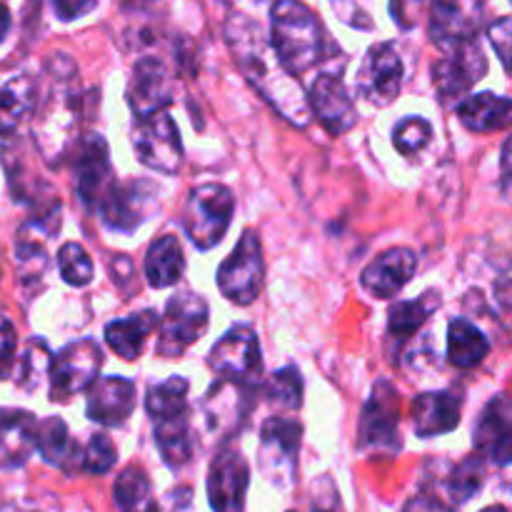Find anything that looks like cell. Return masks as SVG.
Returning <instances> with one entry per match:
<instances>
[{"mask_svg": "<svg viewBox=\"0 0 512 512\" xmlns=\"http://www.w3.org/2000/svg\"><path fill=\"white\" fill-rule=\"evenodd\" d=\"M483 483H485V458L483 455H470V458H465L463 463L455 465L453 470H450V475L445 478V493H448V500L450 505H465L468 500H473L475 495L483 490Z\"/></svg>", "mask_w": 512, "mask_h": 512, "instance_id": "obj_34", "label": "cell"}, {"mask_svg": "<svg viewBox=\"0 0 512 512\" xmlns=\"http://www.w3.org/2000/svg\"><path fill=\"white\" fill-rule=\"evenodd\" d=\"M510 3H512V0H510Z\"/></svg>", "mask_w": 512, "mask_h": 512, "instance_id": "obj_52", "label": "cell"}, {"mask_svg": "<svg viewBox=\"0 0 512 512\" xmlns=\"http://www.w3.org/2000/svg\"><path fill=\"white\" fill-rule=\"evenodd\" d=\"M460 410L463 398L453 390H438V393H425L415 400L413 420L415 433L420 438H435V435L453 433L460 423Z\"/></svg>", "mask_w": 512, "mask_h": 512, "instance_id": "obj_25", "label": "cell"}, {"mask_svg": "<svg viewBox=\"0 0 512 512\" xmlns=\"http://www.w3.org/2000/svg\"><path fill=\"white\" fill-rule=\"evenodd\" d=\"M418 10H420V0H390V15H393L395 23L400 28L410 30L418 20Z\"/></svg>", "mask_w": 512, "mask_h": 512, "instance_id": "obj_46", "label": "cell"}, {"mask_svg": "<svg viewBox=\"0 0 512 512\" xmlns=\"http://www.w3.org/2000/svg\"><path fill=\"white\" fill-rule=\"evenodd\" d=\"M183 270V245L175 235H163L150 245L148 255H145V278L153 288H170L183 278Z\"/></svg>", "mask_w": 512, "mask_h": 512, "instance_id": "obj_28", "label": "cell"}, {"mask_svg": "<svg viewBox=\"0 0 512 512\" xmlns=\"http://www.w3.org/2000/svg\"><path fill=\"white\" fill-rule=\"evenodd\" d=\"M173 103V78L158 58H140L128 83V105L138 118L165 110Z\"/></svg>", "mask_w": 512, "mask_h": 512, "instance_id": "obj_19", "label": "cell"}, {"mask_svg": "<svg viewBox=\"0 0 512 512\" xmlns=\"http://www.w3.org/2000/svg\"><path fill=\"white\" fill-rule=\"evenodd\" d=\"M103 365V350L95 340H78L53 355L50 363V398L65 403L73 395L83 393L98 380Z\"/></svg>", "mask_w": 512, "mask_h": 512, "instance_id": "obj_12", "label": "cell"}, {"mask_svg": "<svg viewBox=\"0 0 512 512\" xmlns=\"http://www.w3.org/2000/svg\"><path fill=\"white\" fill-rule=\"evenodd\" d=\"M403 512H455L453 505H445L443 500L435 498V495H430L428 490H425L423 495H418L415 500H410L408 508Z\"/></svg>", "mask_w": 512, "mask_h": 512, "instance_id": "obj_47", "label": "cell"}, {"mask_svg": "<svg viewBox=\"0 0 512 512\" xmlns=\"http://www.w3.org/2000/svg\"><path fill=\"white\" fill-rule=\"evenodd\" d=\"M480 512H510L508 508H503V505H490V508L480 510Z\"/></svg>", "mask_w": 512, "mask_h": 512, "instance_id": "obj_50", "label": "cell"}, {"mask_svg": "<svg viewBox=\"0 0 512 512\" xmlns=\"http://www.w3.org/2000/svg\"><path fill=\"white\" fill-rule=\"evenodd\" d=\"M433 138V128L425 118H405L403 123L395 125L393 143L403 155H415L425 148Z\"/></svg>", "mask_w": 512, "mask_h": 512, "instance_id": "obj_40", "label": "cell"}, {"mask_svg": "<svg viewBox=\"0 0 512 512\" xmlns=\"http://www.w3.org/2000/svg\"><path fill=\"white\" fill-rule=\"evenodd\" d=\"M490 353V340L470 320H453L448 328V360L460 370L478 368Z\"/></svg>", "mask_w": 512, "mask_h": 512, "instance_id": "obj_32", "label": "cell"}, {"mask_svg": "<svg viewBox=\"0 0 512 512\" xmlns=\"http://www.w3.org/2000/svg\"><path fill=\"white\" fill-rule=\"evenodd\" d=\"M250 408V385L233 383V380L218 378V383L208 390L203 400L205 423L213 433L235 430L240 420H245Z\"/></svg>", "mask_w": 512, "mask_h": 512, "instance_id": "obj_24", "label": "cell"}, {"mask_svg": "<svg viewBox=\"0 0 512 512\" xmlns=\"http://www.w3.org/2000/svg\"><path fill=\"white\" fill-rule=\"evenodd\" d=\"M265 278V260H263V245L253 230H245L240 243L235 245L233 253L220 263L218 288L230 303L250 305L260 295Z\"/></svg>", "mask_w": 512, "mask_h": 512, "instance_id": "obj_6", "label": "cell"}, {"mask_svg": "<svg viewBox=\"0 0 512 512\" xmlns=\"http://www.w3.org/2000/svg\"><path fill=\"white\" fill-rule=\"evenodd\" d=\"M133 148L135 158L155 173L175 175L183 165V140L168 110L138 118L133 130Z\"/></svg>", "mask_w": 512, "mask_h": 512, "instance_id": "obj_7", "label": "cell"}, {"mask_svg": "<svg viewBox=\"0 0 512 512\" xmlns=\"http://www.w3.org/2000/svg\"><path fill=\"white\" fill-rule=\"evenodd\" d=\"M403 88V58L395 43H378L368 50L358 73V93L375 108L395 103Z\"/></svg>", "mask_w": 512, "mask_h": 512, "instance_id": "obj_15", "label": "cell"}, {"mask_svg": "<svg viewBox=\"0 0 512 512\" xmlns=\"http://www.w3.org/2000/svg\"><path fill=\"white\" fill-rule=\"evenodd\" d=\"M483 25V0H433L428 30L440 48L475 40Z\"/></svg>", "mask_w": 512, "mask_h": 512, "instance_id": "obj_16", "label": "cell"}, {"mask_svg": "<svg viewBox=\"0 0 512 512\" xmlns=\"http://www.w3.org/2000/svg\"><path fill=\"white\" fill-rule=\"evenodd\" d=\"M438 305L440 295L433 293V290H428V293L420 295V298L415 300H400V303H395L388 313L390 340L398 343V348L408 343V340L428 323V318L438 310Z\"/></svg>", "mask_w": 512, "mask_h": 512, "instance_id": "obj_29", "label": "cell"}, {"mask_svg": "<svg viewBox=\"0 0 512 512\" xmlns=\"http://www.w3.org/2000/svg\"><path fill=\"white\" fill-rule=\"evenodd\" d=\"M50 350L43 340H30L28 348H25L23 358H20V388L35 390L43 380V375H50Z\"/></svg>", "mask_w": 512, "mask_h": 512, "instance_id": "obj_39", "label": "cell"}, {"mask_svg": "<svg viewBox=\"0 0 512 512\" xmlns=\"http://www.w3.org/2000/svg\"><path fill=\"white\" fill-rule=\"evenodd\" d=\"M330 3H333V10L343 23L360 30L373 28V18H370L368 8H365V0H330Z\"/></svg>", "mask_w": 512, "mask_h": 512, "instance_id": "obj_43", "label": "cell"}, {"mask_svg": "<svg viewBox=\"0 0 512 512\" xmlns=\"http://www.w3.org/2000/svg\"><path fill=\"white\" fill-rule=\"evenodd\" d=\"M415 270H418V258L410 248H393L385 250L383 255L373 260L368 268L363 270V288L368 290L373 298H393L398 295L405 285L413 280Z\"/></svg>", "mask_w": 512, "mask_h": 512, "instance_id": "obj_22", "label": "cell"}, {"mask_svg": "<svg viewBox=\"0 0 512 512\" xmlns=\"http://www.w3.org/2000/svg\"><path fill=\"white\" fill-rule=\"evenodd\" d=\"M115 463H118V450L113 440L105 433H95L88 448L83 450V470L90 475H105L115 468Z\"/></svg>", "mask_w": 512, "mask_h": 512, "instance_id": "obj_41", "label": "cell"}, {"mask_svg": "<svg viewBox=\"0 0 512 512\" xmlns=\"http://www.w3.org/2000/svg\"><path fill=\"white\" fill-rule=\"evenodd\" d=\"M35 450L43 455L45 463L55 465L60 470H73V465L83 468V453L70 440L68 428H65V423L60 418H48L43 423H38Z\"/></svg>", "mask_w": 512, "mask_h": 512, "instance_id": "obj_31", "label": "cell"}, {"mask_svg": "<svg viewBox=\"0 0 512 512\" xmlns=\"http://www.w3.org/2000/svg\"><path fill=\"white\" fill-rule=\"evenodd\" d=\"M500 168H503L505 180H512V135L503 145V158H500Z\"/></svg>", "mask_w": 512, "mask_h": 512, "instance_id": "obj_48", "label": "cell"}, {"mask_svg": "<svg viewBox=\"0 0 512 512\" xmlns=\"http://www.w3.org/2000/svg\"><path fill=\"white\" fill-rule=\"evenodd\" d=\"M398 393L390 383H375L373 395L360 415L358 448L363 453H398L400 450Z\"/></svg>", "mask_w": 512, "mask_h": 512, "instance_id": "obj_11", "label": "cell"}, {"mask_svg": "<svg viewBox=\"0 0 512 512\" xmlns=\"http://www.w3.org/2000/svg\"><path fill=\"white\" fill-rule=\"evenodd\" d=\"M15 350H18V333L15 325L5 315H0V378H8L13 368Z\"/></svg>", "mask_w": 512, "mask_h": 512, "instance_id": "obj_44", "label": "cell"}, {"mask_svg": "<svg viewBox=\"0 0 512 512\" xmlns=\"http://www.w3.org/2000/svg\"><path fill=\"white\" fill-rule=\"evenodd\" d=\"M235 198L230 188L220 183H205L190 190L185 203L183 228L198 250H210L225 238L233 223Z\"/></svg>", "mask_w": 512, "mask_h": 512, "instance_id": "obj_4", "label": "cell"}, {"mask_svg": "<svg viewBox=\"0 0 512 512\" xmlns=\"http://www.w3.org/2000/svg\"><path fill=\"white\" fill-rule=\"evenodd\" d=\"M250 468L238 450L215 455L208 473V503L213 512H245Z\"/></svg>", "mask_w": 512, "mask_h": 512, "instance_id": "obj_17", "label": "cell"}, {"mask_svg": "<svg viewBox=\"0 0 512 512\" xmlns=\"http://www.w3.org/2000/svg\"><path fill=\"white\" fill-rule=\"evenodd\" d=\"M303 425L293 418H268L260 430L258 463L275 488H288L298 468Z\"/></svg>", "mask_w": 512, "mask_h": 512, "instance_id": "obj_10", "label": "cell"}, {"mask_svg": "<svg viewBox=\"0 0 512 512\" xmlns=\"http://www.w3.org/2000/svg\"><path fill=\"white\" fill-rule=\"evenodd\" d=\"M308 103L318 123L330 135H343L358 123V110L345 88L340 73H323L313 80L308 93Z\"/></svg>", "mask_w": 512, "mask_h": 512, "instance_id": "obj_18", "label": "cell"}, {"mask_svg": "<svg viewBox=\"0 0 512 512\" xmlns=\"http://www.w3.org/2000/svg\"><path fill=\"white\" fill-rule=\"evenodd\" d=\"M475 448L495 465L512 463V400L495 395L475 425Z\"/></svg>", "mask_w": 512, "mask_h": 512, "instance_id": "obj_20", "label": "cell"}, {"mask_svg": "<svg viewBox=\"0 0 512 512\" xmlns=\"http://www.w3.org/2000/svg\"><path fill=\"white\" fill-rule=\"evenodd\" d=\"M115 503L123 512H158L150 498V480L143 468H125L115 483Z\"/></svg>", "mask_w": 512, "mask_h": 512, "instance_id": "obj_35", "label": "cell"}, {"mask_svg": "<svg viewBox=\"0 0 512 512\" xmlns=\"http://www.w3.org/2000/svg\"><path fill=\"white\" fill-rule=\"evenodd\" d=\"M158 323L160 320L153 310H143V313H135L130 318L113 320L105 328V343L123 360H135L140 358L145 343L153 335V330L158 328Z\"/></svg>", "mask_w": 512, "mask_h": 512, "instance_id": "obj_27", "label": "cell"}, {"mask_svg": "<svg viewBox=\"0 0 512 512\" xmlns=\"http://www.w3.org/2000/svg\"><path fill=\"white\" fill-rule=\"evenodd\" d=\"M188 380L168 378L165 383L153 385L145 395V410H148L153 423H165V420L185 418L188 415Z\"/></svg>", "mask_w": 512, "mask_h": 512, "instance_id": "obj_33", "label": "cell"}, {"mask_svg": "<svg viewBox=\"0 0 512 512\" xmlns=\"http://www.w3.org/2000/svg\"><path fill=\"white\" fill-rule=\"evenodd\" d=\"M270 43L280 63L293 75L315 68L328 48L323 23L300 0H275L270 10Z\"/></svg>", "mask_w": 512, "mask_h": 512, "instance_id": "obj_2", "label": "cell"}, {"mask_svg": "<svg viewBox=\"0 0 512 512\" xmlns=\"http://www.w3.org/2000/svg\"><path fill=\"white\" fill-rule=\"evenodd\" d=\"M75 190L78 198L88 210H100L105 198L113 190V165H110V150L103 135H88L78 145V155L73 163Z\"/></svg>", "mask_w": 512, "mask_h": 512, "instance_id": "obj_14", "label": "cell"}, {"mask_svg": "<svg viewBox=\"0 0 512 512\" xmlns=\"http://www.w3.org/2000/svg\"><path fill=\"white\" fill-rule=\"evenodd\" d=\"M38 438V420L28 410H0V470L28 463Z\"/></svg>", "mask_w": 512, "mask_h": 512, "instance_id": "obj_23", "label": "cell"}, {"mask_svg": "<svg viewBox=\"0 0 512 512\" xmlns=\"http://www.w3.org/2000/svg\"><path fill=\"white\" fill-rule=\"evenodd\" d=\"M210 310L203 295L185 293L173 295L165 305L158 323V355L163 358H178L190 345L198 343L208 330Z\"/></svg>", "mask_w": 512, "mask_h": 512, "instance_id": "obj_5", "label": "cell"}, {"mask_svg": "<svg viewBox=\"0 0 512 512\" xmlns=\"http://www.w3.org/2000/svg\"><path fill=\"white\" fill-rule=\"evenodd\" d=\"M75 68L70 73H55L50 95L35 120V143L50 165H58L73 143L78 128V95L73 85Z\"/></svg>", "mask_w": 512, "mask_h": 512, "instance_id": "obj_3", "label": "cell"}, {"mask_svg": "<svg viewBox=\"0 0 512 512\" xmlns=\"http://www.w3.org/2000/svg\"><path fill=\"white\" fill-rule=\"evenodd\" d=\"M488 40L495 53H498L505 73L512 75V18H500L495 23H490Z\"/></svg>", "mask_w": 512, "mask_h": 512, "instance_id": "obj_42", "label": "cell"}, {"mask_svg": "<svg viewBox=\"0 0 512 512\" xmlns=\"http://www.w3.org/2000/svg\"><path fill=\"white\" fill-rule=\"evenodd\" d=\"M8 30H10V10H8V5L0 3V43L5 40Z\"/></svg>", "mask_w": 512, "mask_h": 512, "instance_id": "obj_49", "label": "cell"}, {"mask_svg": "<svg viewBox=\"0 0 512 512\" xmlns=\"http://www.w3.org/2000/svg\"><path fill=\"white\" fill-rule=\"evenodd\" d=\"M225 40L233 50L235 63L240 65L245 78L253 83V88L283 118H288L298 128H305L310 123L308 95L303 93L295 75L280 63L273 43L265 38L260 25L243 13L230 15L228 25H225Z\"/></svg>", "mask_w": 512, "mask_h": 512, "instance_id": "obj_1", "label": "cell"}, {"mask_svg": "<svg viewBox=\"0 0 512 512\" xmlns=\"http://www.w3.org/2000/svg\"><path fill=\"white\" fill-rule=\"evenodd\" d=\"M135 410V385L130 380L110 375V378H98L88 388V403L85 413L93 423L115 428L123 425Z\"/></svg>", "mask_w": 512, "mask_h": 512, "instance_id": "obj_21", "label": "cell"}, {"mask_svg": "<svg viewBox=\"0 0 512 512\" xmlns=\"http://www.w3.org/2000/svg\"><path fill=\"white\" fill-rule=\"evenodd\" d=\"M58 268L60 275L68 285L73 288H85V285L93 280V260L85 253L83 245L78 243H65L63 248L58 250Z\"/></svg>", "mask_w": 512, "mask_h": 512, "instance_id": "obj_38", "label": "cell"}, {"mask_svg": "<svg viewBox=\"0 0 512 512\" xmlns=\"http://www.w3.org/2000/svg\"><path fill=\"white\" fill-rule=\"evenodd\" d=\"M35 103H38V88L28 75H18L0 85V135L5 138L13 135L18 125L33 113Z\"/></svg>", "mask_w": 512, "mask_h": 512, "instance_id": "obj_30", "label": "cell"}, {"mask_svg": "<svg viewBox=\"0 0 512 512\" xmlns=\"http://www.w3.org/2000/svg\"><path fill=\"white\" fill-rule=\"evenodd\" d=\"M268 403L280 410H298L303 405V375L298 368L288 365V368L278 370L273 378L268 380Z\"/></svg>", "mask_w": 512, "mask_h": 512, "instance_id": "obj_37", "label": "cell"}, {"mask_svg": "<svg viewBox=\"0 0 512 512\" xmlns=\"http://www.w3.org/2000/svg\"><path fill=\"white\" fill-rule=\"evenodd\" d=\"M488 73V60L478 40H468L448 48V55L433 65V83L445 103L450 100H465L478 80Z\"/></svg>", "mask_w": 512, "mask_h": 512, "instance_id": "obj_13", "label": "cell"}, {"mask_svg": "<svg viewBox=\"0 0 512 512\" xmlns=\"http://www.w3.org/2000/svg\"><path fill=\"white\" fill-rule=\"evenodd\" d=\"M208 365L218 378L253 388L263 373V355L255 330L250 325L230 328L210 350Z\"/></svg>", "mask_w": 512, "mask_h": 512, "instance_id": "obj_8", "label": "cell"}, {"mask_svg": "<svg viewBox=\"0 0 512 512\" xmlns=\"http://www.w3.org/2000/svg\"><path fill=\"white\" fill-rule=\"evenodd\" d=\"M458 118L473 133H498L512 128V98L478 93L458 105Z\"/></svg>", "mask_w": 512, "mask_h": 512, "instance_id": "obj_26", "label": "cell"}, {"mask_svg": "<svg viewBox=\"0 0 512 512\" xmlns=\"http://www.w3.org/2000/svg\"><path fill=\"white\" fill-rule=\"evenodd\" d=\"M313 512H333V510H323V508H315Z\"/></svg>", "mask_w": 512, "mask_h": 512, "instance_id": "obj_51", "label": "cell"}, {"mask_svg": "<svg viewBox=\"0 0 512 512\" xmlns=\"http://www.w3.org/2000/svg\"><path fill=\"white\" fill-rule=\"evenodd\" d=\"M98 0H50V8H53L55 18L70 23V20H78L83 15L93 13Z\"/></svg>", "mask_w": 512, "mask_h": 512, "instance_id": "obj_45", "label": "cell"}, {"mask_svg": "<svg viewBox=\"0 0 512 512\" xmlns=\"http://www.w3.org/2000/svg\"><path fill=\"white\" fill-rule=\"evenodd\" d=\"M160 190L153 180H123L115 183L105 203L100 205V218L105 228L130 235L148 223L160 210Z\"/></svg>", "mask_w": 512, "mask_h": 512, "instance_id": "obj_9", "label": "cell"}, {"mask_svg": "<svg viewBox=\"0 0 512 512\" xmlns=\"http://www.w3.org/2000/svg\"><path fill=\"white\" fill-rule=\"evenodd\" d=\"M155 443H158L160 455H163L170 468H183L190 455H193V445H190L188 435V415L155 423Z\"/></svg>", "mask_w": 512, "mask_h": 512, "instance_id": "obj_36", "label": "cell"}]
</instances>
